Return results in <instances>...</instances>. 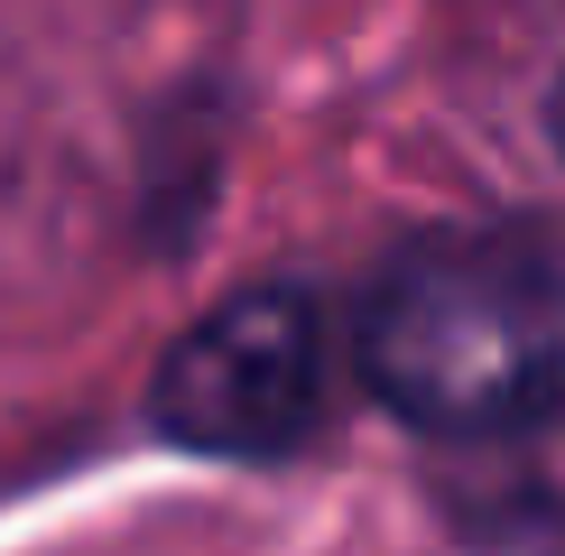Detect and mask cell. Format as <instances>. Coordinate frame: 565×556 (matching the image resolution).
I'll return each mask as SVG.
<instances>
[{
	"mask_svg": "<svg viewBox=\"0 0 565 556\" xmlns=\"http://www.w3.org/2000/svg\"><path fill=\"white\" fill-rule=\"evenodd\" d=\"M343 353L427 446H529L565 417V260L501 223L408 232L362 278Z\"/></svg>",
	"mask_w": 565,
	"mask_h": 556,
	"instance_id": "1",
	"label": "cell"
},
{
	"mask_svg": "<svg viewBox=\"0 0 565 556\" xmlns=\"http://www.w3.org/2000/svg\"><path fill=\"white\" fill-rule=\"evenodd\" d=\"M334 324L306 278H260L204 307L149 371V427L204 463H288L324 436Z\"/></svg>",
	"mask_w": 565,
	"mask_h": 556,
	"instance_id": "2",
	"label": "cell"
},
{
	"mask_svg": "<svg viewBox=\"0 0 565 556\" xmlns=\"http://www.w3.org/2000/svg\"><path fill=\"white\" fill-rule=\"evenodd\" d=\"M537 121H547V149L565 158V65H556V84H547V111H537Z\"/></svg>",
	"mask_w": 565,
	"mask_h": 556,
	"instance_id": "3",
	"label": "cell"
}]
</instances>
